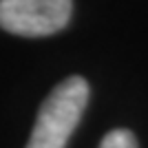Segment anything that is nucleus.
<instances>
[{"mask_svg":"<svg viewBox=\"0 0 148 148\" xmlns=\"http://www.w3.org/2000/svg\"><path fill=\"white\" fill-rule=\"evenodd\" d=\"M99 148H137V139L130 130L117 128V130H111V133L102 139Z\"/></svg>","mask_w":148,"mask_h":148,"instance_id":"3","label":"nucleus"},{"mask_svg":"<svg viewBox=\"0 0 148 148\" xmlns=\"http://www.w3.org/2000/svg\"><path fill=\"white\" fill-rule=\"evenodd\" d=\"M88 104V84L73 75L60 82L40 106L27 148H64Z\"/></svg>","mask_w":148,"mask_h":148,"instance_id":"1","label":"nucleus"},{"mask_svg":"<svg viewBox=\"0 0 148 148\" xmlns=\"http://www.w3.org/2000/svg\"><path fill=\"white\" fill-rule=\"evenodd\" d=\"M73 0H0V27L16 36H51L69 25Z\"/></svg>","mask_w":148,"mask_h":148,"instance_id":"2","label":"nucleus"}]
</instances>
